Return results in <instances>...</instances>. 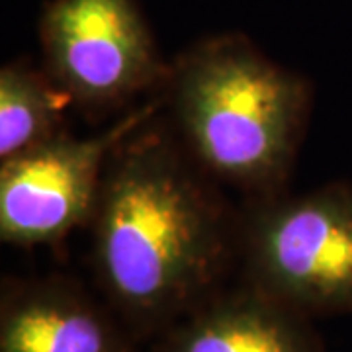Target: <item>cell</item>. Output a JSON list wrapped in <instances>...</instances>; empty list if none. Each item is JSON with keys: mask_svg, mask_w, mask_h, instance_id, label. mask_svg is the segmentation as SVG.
<instances>
[{"mask_svg": "<svg viewBox=\"0 0 352 352\" xmlns=\"http://www.w3.org/2000/svg\"><path fill=\"white\" fill-rule=\"evenodd\" d=\"M241 210L184 149L163 110L110 155L90 217V261L133 335L159 337L223 288Z\"/></svg>", "mask_w": 352, "mask_h": 352, "instance_id": "obj_1", "label": "cell"}, {"mask_svg": "<svg viewBox=\"0 0 352 352\" xmlns=\"http://www.w3.org/2000/svg\"><path fill=\"white\" fill-rule=\"evenodd\" d=\"M110 305L65 276L8 280L0 298V352H131Z\"/></svg>", "mask_w": 352, "mask_h": 352, "instance_id": "obj_6", "label": "cell"}, {"mask_svg": "<svg viewBox=\"0 0 352 352\" xmlns=\"http://www.w3.org/2000/svg\"><path fill=\"white\" fill-rule=\"evenodd\" d=\"M71 102L50 73L20 59L0 69V163L67 129Z\"/></svg>", "mask_w": 352, "mask_h": 352, "instance_id": "obj_8", "label": "cell"}, {"mask_svg": "<svg viewBox=\"0 0 352 352\" xmlns=\"http://www.w3.org/2000/svg\"><path fill=\"white\" fill-rule=\"evenodd\" d=\"M38 36L43 69L85 116L131 110L168 73L139 0H50Z\"/></svg>", "mask_w": 352, "mask_h": 352, "instance_id": "obj_4", "label": "cell"}, {"mask_svg": "<svg viewBox=\"0 0 352 352\" xmlns=\"http://www.w3.org/2000/svg\"><path fill=\"white\" fill-rule=\"evenodd\" d=\"M161 98L176 138L221 186L247 200L288 190L314 104L307 76L226 32L168 61Z\"/></svg>", "mask_w": 352, "mask_h": 352, "instance_id": "obj_2", "label": "cell"}, {"mask_svg": "<svg viewBox=\"0 0 352 352\" xmlns=\"http://www.w3.org/2000/svg\"><path fill=\"white\" fill-rule=\"evenodd\" d=\"M157 352H325L309 319L249 284L217 289L159 335Z\"/></svg>", "mask_w": 352, "mask_h": 352, "instance_id": "obj_7", "label": "cell"}, {"mask_svg": "<svg viewBox=\"0 0 352 352\" xmlns=\"http://www.w3.org/2000/svg\"><path fill=\"white\" fill-rule=\"evenodd\" d=\"M243 282L303 317L352 314V182L247 200Z\"/></svg>", "mask_w": 352, "mask_h": 352, "instance_id": "obj_3", "label": "cell"}, {"mask_svg": "<svg viewBox=\"0 0 352 352\" xmlns=\"http://www.w3.org/2000/svg\"><path fill=\"white\" fill-rule=\"evenodd\" d=\"M163 110L161 92L124 112L90 138L65 131L0 163V241L41 247L88 227L112 151Z\"/></svg>", "mask_w": 352, "mask_h": 352, "instance_id": "obj_5", "label": "cell"}]
</instances>
